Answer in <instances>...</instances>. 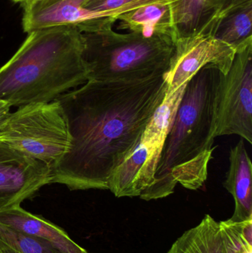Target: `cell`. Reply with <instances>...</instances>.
<instances>
[{"mask_svg": "<svg viewBox=\"0 0 252 253\" xmlns=\"http://www.w3.org/2000/svg\"><path fill=\"white\" fill-rule=\"evenodd\" d=\"M167 75V74H166ZM166 75L132 81H87L56 101L69 148L51 168L50 184L71 190H108L113 171L134 151L167 90Z\"/></svg>", "mask_w": 252, "mask_h": 253, "instance_id": "1", "label": "cell"}, {"mask_svg": "<svg viewBox=\"0 0 252 253\" xmlns=\"http://www.w3.org/2000/svg\"><path fill=\"white\" fill-rule=\"evenodd\" d=\"M220 74L216 67L207 65L188 82L164 141L153 182L141 199L167 197L174 193L178 184L192 190L204 186L216 148Z\"/></svg>", "mask_w": 252, "mask_h": 253, "instance_id": "2", "label": "cell"}, {"mask_svg": "<svg viewBox=\"0 0 252 253\" xmlns=\"http://www.w3.org/2000/svg\"><path fill=\"white\" fill-rule=\"evenodd\" d=\"M82 33L53 27L28 33L0 68V100L11 107L47 103L88 81Z\"/></svg>", "mask_w": 252, "mask_h": 253, "instance_id": "3", "label": "cell"}, {"mask_svg": "<svg viewBox=\"0 0 252 253\" xmlns=\"http://www.w3.org/2000/svg\"><path fill=\"white\" fill-rule=\"evenodd\" d=\"M88 81L144 80L166 75L174 53L168 34H118L112 28L82 34Z\"/></svg>", "mask_w": 252, "mask_h": 253, "instance_id": "4", "label": "cell"}, {"mask_svg": "<svg viewBox=\"0 0 252 253\" xmlns=\"http://www.w3.org/2000/svg\"><path fill=\"white\" fill-rule=\"evenodd\" d=\"M71 138L57 101L19 107L0 125V144L50 165L69 148Z\"/></svg>", "mask_w": 252, "mask_h": 253, "instance_id": "5", "label": "cell"}, {"mask_svg": "<svg viewBox=\"0 0 252 253\" xmlns=\"http://www.w3.org/2000/svg\"><path fill=\"white\" fill-rule=\"evenodd\" d=\"M174 118L170 107L161 105L155 110L134 151L108 180V190L117 198L140 197L150 187Z\"/></svg>", "mask_w": 252, "mask_h": 253, "instance_id": "6", "label": "cell"}, {"mask_svg": "<svg viewBox=\"0 0 252 253\" xmlns=\"http://www.w3.org/2000/svg\"><path fill=\"white\" fill-rule=\"evenodd\" d=\"M216 111V137L238 135L252 144V42L237 50L220 74Z\"/></svg>", "mask_w": 252, "mask_h": 253, "instance_id": "7", "label": "cell"}, {"mask_svg": "<svg viewBox=\"0 0 252 253\" xmlns=\"http://www.w3.org/2000/svg\"><path fill=\"white\" fill-rule=\"evenodd\" d=\"M236 50L212 35H198L175 42L170 69L166 75L165 97L173 96L201 68L213 65L223 74H227Z\"/></svg>", "mask_w": 252, "mask_h": 253, "instance_id": "8", "label": "cell"}, {"mask_svg": "<svg viewBox=\"0 0 252 253\" xmlns=\"http://www.w3.org/2000/svg\"><path fill=\"white\" fill-rule=\"evenodd\" d=\"M51 178L50 165L0 144V211L21 205Z\"/></svg>", "mask_w": 252, "mask_h": 253, "instance_id": "9", "label": "cell"}, {"mask_svg": "<svg viewBox=\"0 0 252 253\" xmlns=\"http://www.w3.org/2000/svg\"><path fill=\"white\" fill-rule=\"evenodd\" d=\"M88 0H38L22 6V25L28 33L53 27H73L93 33L112 28L115 21L85 8Z\"/></svg>", "mask_w": 252, "mask_h": 253, "instance_id": "10", "label": "cell"}, {"mask_svg": "<svg viewBox=\"0 0 252 253\" xmlns=\"http://www.w3.org/2000/svg\"><path fill=\"white\" fill-rule=\"evenodd\" d=\"M0 223L26 236L39 239L61 253H88L62 229L28 212L20 205L0 211Z\"/></svg>", "mask_w": 252, "mask_h": 253, "instance_id": "11", "label": "cell"}, {"mask_svg": "<svg viewBox=\"0 0 252 253\" xmlns=\"http://www.w3.org/2000/svg\"><path fill=\"white\" fill-rule=\"evenodd\" d=\"M175 42L198 35H212L217 23L216 0H170Z\"/></svg>", "mask_w": 252, "mask_h": 253, "instance_id": "12", "label": "cell"}, {"mask_svg": "<svg viewBox=\"0 0 252 253\" xmlns=\"http://www.w3.org/2000/svg\"><path fill=\"white\" fill-rule=\"evenodd\" d=\"M252 165L241 138L229 153V170L223 187L233 196L235 212L229 221L241 223L252 219Z\"/></svg>", "mask_w": 252, "mask_h": 253, "instance_id": "13", "label": "cell"}, {"mask_svg": "<svg viewBox=\"0 0 252 253\" xmlns=\"http://www.w3.org/2000/svg\"><path fill=\"white\" fill-rule=\"evenodd\" d=\"M170 3H152L120 15L117 17L120 22L118 27L145 36L160 33L173 37Z\"/></svg>", "mask_w": 252, "mask_h": 253, "instance_id": "14", "label": "cell"}, {"mask_svg": "<svg viewBox=\"0 0 252 253\" xmlns=\"http://www.w3.org/2000/svg\"><path fill=\"white\" fill-rule=\"evenodd\" d=\"M167 253H225L220 222L206 215L196 227L179 238Z\"/></svg>", "mask_w": 252, "mask_h": 253, "instance_id": "15", "label": "cell"}, {"mask_svg": "<svg viewBox=\"0 0 252 253\" xmlns=\"http://www.w3.org/2000/svg\"><path fill=\"white\" fill-rule=\"evenodd\" d=\"M213 37L236 51L252 42V1L225 13L217 22Z\"/></svg>", "mask_w": 252, "mask_h": 253, "instance_id": "16", "label": "cell"}, {"mask_svg": "<svg viewBox=\"0 0 252 253\" xmlns=\"http://www.w3.org/2000/svg\"><path fill=\"white\" fill-rule=\"evenodd\" d=\"M0 248L21 253H61L48 244L19 233L0 223Z\"/></svg>", "mask_w": 252, "mask_h": 253, "instance_id": "17", "label": "cell"}, {"mask_svg": "<svg viewBox=\"0 0 252 253\" xmlns=\"http://www.w3.org/2000/svg\"><path fill=\"white\" fill-rule=\"evenodd\" d=\"M157 2H170V0H88L86 9L116 22L117 17L142 6Z\"/></svg>", "mask_w": 252, "mask_h": 253, "instance_id": "18", "label": "cell"}, {"mask_svg": "<svg viewBox=\"0 0 252 253\" xmlns=\"http://www.w3.org/2000/svg\"><path fill=\"white\" fill-rule=\"evenodd\" d=\"M225 253H252V245L247 243L241 233L240 223L229 220L220 222Z\"/></svg>", "mask_w": 252, "mask_h": 253, "instance_id": "19", "label": "cell"}, {"mask_svg": "<svg viewBox=\"0 0 252 253\" xmlns=\"http://www.w3.org/2000/svg\"><path fill=\"white\" fill-rule=\"evenodd\" d=\"M252 1V0H216L217 22L225 13H227L229 10Z\"/></svg>", "mask_w": 252, "mask_h": 253, "instance_id": "20", "label": "cell"}, {"mask_svg": "<svg viewBox=\"0 0 252 253\" xmlns=\"http://www.w3.org/2000/svg\"><path fill=\"white\" fill-rule=\"evenodd\" d=\"M11 105L3 100H0V125L8 117Z\"/></svg>", "mask_w": 252, "mask_h": 253, "instance_id": "21", "label": "cell"}, {"mask_svg": "<svg viewBox=\"0 0 252 253\" xmlns=\"http://www.w3.org/2000/svg\"><path fill=\"white\" fill-rule=\"evenodd\" d=\"M10 1L14 3H18V4H20L21 7H22V6L35 2V1H38V0H10Z\"/></svg>", "mask_w": 252, "mask_h": 253, "instance_id": "22", "label": "cell"}, {"mask_svg": "<svg viewBox=\"0 0 252 253\" xmlns=\"http://www.w3.org/2000/svg\"><path fill=\"white\" fill-rule=\"evenodd\" d=\"M0 253H21L11 248H0Z\"/></svg>", "mask_w": 252, "mask_h": 253, "instance_id": "23", "label": "cell"}]
</instances>
